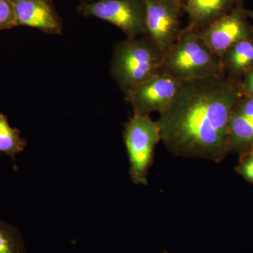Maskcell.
Segmentation results:
<instances>
[{
    "label": "cell",
    "instance_id": "1",
    "mask_svg": "<svg viewBox=\"0 0 253 253\" xmlns=\"http://www.w3.org/2000/svg\"><path fill=\"white\" fill-rule=\"evenodd\" d=\"M243 96L237 81L224 76L183 81L156 123L170 154L221 163L229 154L231 113Z\"/></svg>",
    "mask_w": 253,
    "mask_h": 253
},
{
    "label": "cell",
    "instance_id": "2",
    "mask_svg": "<svg viewBox=\"0 0 253 253\" xmlns=\"http://www.w3.org/2000/svg\"><path fill=\"white\" fill-rule=\"evenodd\" d=\"M165 53L147 36L126 38L113 46L111 76L124 94L162 73Z\"/></svg>",
    "mask_w": 253,
    "mask_h": 253
},
{
    "label": "cell",
    "instance_id": "3",
    "mask_svg": "<svg viewBox=\"0 0 253 253\" xmlns=\"http://www.w3.org/2000/svg\"><path fill=\"white\" fill-rule=\"evenodd\" d=\"M162 73L181 81L224 76L221 58L197 32L184 28L165 54Z\"/></svg>",
    "mask_w": 253,
    "mask_h": 253
},
{
    "label": "cell",
    "instance_id": "4",
    "mask_svg": "<svg viewBox=\"0 0 253 253\" xmlns=\"http://www.w3.org/2000/svg\"><path fill=\"white\" fill-rule=\"evenodd\" d=\"M123 139L129 161V176L135 184L146 186L155 149L161 141V129L149 115H133L126 123Z\"/></svg>",
    "mask_w": 253,
    "mask_h": 253
},
{
    "label": "cell",
    "instance_id": "5",
    "mask_svg": "<svg viewBox=\"0 0 253 253\" xmlns=\"http://www.w3.org/2000/svg\"><path fill=\"white\" fill-rule=\"evenodd\" d=\"M77 10L84 17L99 18L114 25L126 38L143 36L146 32L144 0H95L81 2Z\"/></svg>",
    "mask_w": 253,
    "mask_h": 253
},
{
    "label": "cell",
    "instance_id": "6",
    "mask_svg": "<svg viewBox=\"0 0 253 253\" xmlns=\"http://www.w3.org/2000/svg\"><path fill=\"white\" fill-rule=\"evenodd\" d=\"M198 33L221 59L236 43L253 39V27L243 6L218 18Z\"/></svg>",
    "mask_w": 253,
    "mask_h": 253
},
{
    "label": "cell",
    "instance_id": "7",
    "mask_svg": "<svg viewBox=\"0 0 253 253\" xmlns=\"http://www.w3.org/2000/svg\"><path fill=\"white\" fill-rule=\"evenodd\" d=\"M146 8V32L148 37L166 54L180 36L182 9L167 0H144Z\"/></svg>",
    "mask_w": 253,
    "mask_h": 253
},
{
    "label": "cell",
    "instance_id": "8",
    "mask_svg": "<svg viewBox=\"0 0 253 253\" xmlns=\"http://www.w3.org/2000/svg\"><path fill=\"white\" fill-rule=\"evenodd\" d=\"M183 81L161 73L145 82L126 96L134 114L161 113L170 104Z\"/></svg>",
    "mask_w": 253,
    "mask_h": 253
},
{
    "label": "cell",
    "instance_id": "9",
    "mask_svg": "<svg viewBox=\"0 0 253 253\" xmlns=\"http://www.w3.org/2000/svg\"><path fill=\"white\" fill-rule=\"evenodd\" d=\"M17 26L36 28L47 34H62V18L53 0H11Z\"/></svg>",
    "mask_w": 253,
    "mask_h": 253
},
{
    "label": "cell",
    "instance_id": "10",
    "mask_svg": "<svg viewBox=\"0 0 253 253\" xmlns=\"http://www.w3.org/2000/svg\"><path fill=\"white\" fill-rule=\"evenodd\" d=\"M253 149V97L243 95L231 113L228 152L240 155Z\"/></svg>",
    "mask_w": 253,
    "mask_h": 253
},
{
    "label": "cell",
    "instance_id": "11",
    "mask_svg": "<svg viewBox=\"0 0 253 253\" xmlns=\"http://www.w3.org/2000/svg\"><path fill=\"white\" fill-rule=\"evenodd\" d=\"M242 0H185L183 11L189 16L186 31L199 32L238 6Z\"/></svg>",
    "mask_w": 253,
    "mask_h": 253
},
{
    "label": "cell",
    "instance_id": "12",
    "mask_svg": "<svg viewBox=\"0 0 253 253\" xmlns=\"http://www.w3.org/2000/svg\"><path fill=\"white\" fill-rule=\"evenodd\" d=\"M223 75L237 81L253 67V40L239 42L221 57ZM238 82V81H237Z\"/></svg>",
    "mask_w": 253,
    "mask_h": 253
},
{
    "label": "cell",
    "instance_id": "13",
    "mask_svg": "<svg viewBox=\"0 0 253 253\" xmlns=\"http://www.w3.org/2000/svg\"><path fill=\"white\" fill-rule=\"evenodd\" d=\"M27 141L21 136L17 128L11 127L8 118L0 113V154L9 156L15 163L16 155L22 152Z\"/></svg>",
    "mask_w": 253,
    "mask_h": 253
},
{
    "label": "cell",
    "instance_id": "14",
    "mask_svg": "<svg viewBox=\"0 0 253 253\" xmlns=\"http://www.w3.org/2000/svg\"><path fill=\"white\" fill-rule=\"evenodd\" d=\"M0 253H26L22 236L15 226L0 219Z\"/></svg>",
    "mask_w": 253,
    "mask_h": 253
},
{
    "label": "cell",
    "instance_id": "15",
    "mask_svg": "<svg viewBox=\"0 0 253 253\" xmlns=\"http://www.w3.org/2000/svg\"><path fill=\"white\" fill-rule=\"evenodd\" d=\"M18 27L14 4L11 0H0V31Z\"/></svg>",
    "mask_w": 253,
    "mask_h": 253
},
{
    "label": "cell",
    "instance_id": "16",
    "mask_svg": "<svg viewBox=\"0 0 253 253\" xmlns=\"http://www.w3.org/2000/svg\"><path fill=\"white\" fill-rule=\"evenodd\" d=\"M236 171L251 184H253V149L240 155L239 164Z\"/></svg>",
    "mask_w": 253,
    "mask_h": 253
},
{
    "label": "cell",
    "instance_id": "17",
    "mask_svg": "<svg viewBox=\"0 0 253 253\" xmlns=\"http://www.w3.org/2000/svg\"><path fill=\"white\" fill-rule=\"evenodd\" d=\"M241 92L244 96L253 97V67L244 76V81L241 84Z\"/></svg>",
    "mask_w": 253,
    "mask_h": 253
},
{
    "label": "cell",
    "instance_id": "18",
    "mask_svg": "<svg viewBox=\"0 0 253 253\" xmlns=\"http://www.w3.org/2000/svg\"><path fill=\"white\" fill-rule=\"evenodd\" d=\"M167 1H169V2L175 5L178 8L182 10L183 7H184V2H185V0H167Z\"/></svg>",
    "mask_w": 253,
    "mask_h": 253
},
{
    "label": "cell",
    "instance_id": "19",
    "mask_svg": "<svg viewBox=\"0 0 253 253\" xmlns=\"http://www.w3.org/2000/svg\"><path fill=\"white\" fill-rule=\"evenodd\" d=\"M246 13L248 17H250L253 21V10L246 9Z\"/></svg>",
    "mask_w": 253,
    "mask_h": 253
},
{
    "label": "cell",
    "instance_id": "20",
    "mask_svg": "<svg viewBox=\"0 0 253 253\" xmlns=\"http://www.w3.org/2000/svg\"><path fill=\"white\" fill-rule=\"evenodd\" d=\"M81 2H90V1H95V0H81Z\"/></svg>",
    "mask_w": 253,
    "mask_h": 253
},
{
    "label": "cell",
    "instance_id": "21",
    "mask_svg": "<svg viewBox=\"0 0 253 253\" xmlns=\"http://www.w3.org/2000/svg\"><path fill=\"white\" fill-rule=\"evenodd\" d=\"M166 253V252H163V253Z\"/></svg>",
    "mask_w": 253,
    "mask_h": 253
}]
</instances>
